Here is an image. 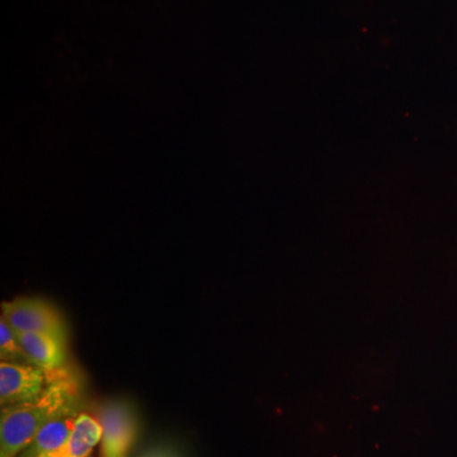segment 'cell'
<instances>
[{
    "label": "cell",
    "instance_id": "7a4b0ae2",
    "mask_svg": "<svg viewBox=\"0 0 457 457\" xmlns=\"http://www.w3.org/2000/svg\"><path fill=\"white\" fill-rule=\"evenodd\" d=\"M96 418L102 426L101 457H129L139 431L130 403L107 400L99 405Z\"/></svg>",
    "mask_w": 457,
    "mask_h": 457
},
{
    "label": "cell",
    "instance_id": "9c48e42d",
    "mask_svg": "<svg viewBox=\"0 0 457 457\" xmlns=\"http://www.w3.org/2000/svg\"><path fill=\"white\" fill-rule=\"evenodd\" d=\"M143 457H179L176 453L168 449H154L147 451Z\"/></svg>",
    "mask_w": 457,
    "mask_h": 457
},
{
    "label": "cell",
    "instance_id": "52a82bcc",
    "mask_svg": "<svg viewBox=\"0 0 457 457\" xmlns=\"http://www.w3.org/2000/svg\"><path fill=\"white\" fill-rule=\"evenodd\" d=\"M101 440L102 426L97 418L79 413L65 446L49 457H90Z\"/></svg>",
    "mask_w": 457,
    "mask_h": 457
},
{
    "label": "cell",
    "instance_id": "277c9868",
    "mask_svg": "<svg viewBox=\"0 0 457 457\" xmlns=\"http://www.w3.org/2000/svg\"><path fill=\"white\" fill-rule=\"evenodd\" d=\"M47 376L32 363L0 362V405L22 404L42 395Z\"/></svg>",
    "mask_w": 457,
    "mask_h": 457
},
{
    "label": "cell",
    "instance_id": "5b68a950",
    "mask_svg": "<svg viewBox=\"0 0 457 457\" xmlns=\"http://www.w3.org/2000/svg\"><path fill=\"white\" fill-rule=\"evenodd\" d=\"M27 356L33 365L47 376V381L69 371L66 339L50 333H17Z\"/></svg>",
    "mask_w": 457,
    "mask_h": 457
},
{
    "label": "cell",
    "instance_id": "6da1fadb",
    "mask_svg": "<svg viewBox=\"0 0 457 457\" xmlns=\"http://www.w3.org/2000/svg\"><path fill=\"white\" fill-rule=\"evenodd\" d=\"M79 385L71 371L47 381L41 396L22 404L2 407L0 457H18L42 427L60 411L77 405Z\"/></svg>",
    "mask_w": 457,
    "mask_h": 457
},
{
    "label": "cell",
    "instance_id": "ba28073f",
    "mask_svg": "<svg viewBox=\"0 0 457 457\" xmlns=\"http://www.w3.org/2000/svg\"><path fill=\"white\" fill-rule=\"evenodd\" d=\"M0 360L5 362L32 363L23 350L17 333L2 317H0Z\"/></svg>",
    "mask_w": 457,
    "mask_h": 457
},
{
    "label": "cell",
    "instance_id": "3957f363",
    "mask_svg": "<svg viewBox=\"0 0 457 457\" xmlns=\"http://www.w3.org/2000/svg\"><path fill=\"white\" fill-rule=\"evenodd\" d=\"M2 318L16 333H50L68 339L64 318L40 297H16L2 303Z\"/></svg>",
    "mask_w": 457,
    "mask_h": 457
},
{
    "label": "cell",
    "instance_id": "8992f818",
    "mask_svg": "<svg viewBox=\"0 0 457 457\" xmlns=\"http://www.w3.org/2000/svg\"><path fill=\"white\" fill-rule=\"evenodd\" d=\"M78 417H79V411L77 405L60 411L42 427L31 444L18 457L53 456L65 446L73 432Z\"/></svg>",
    "mask_w": 457,
    "mask_h": 457
}]
</instances>
